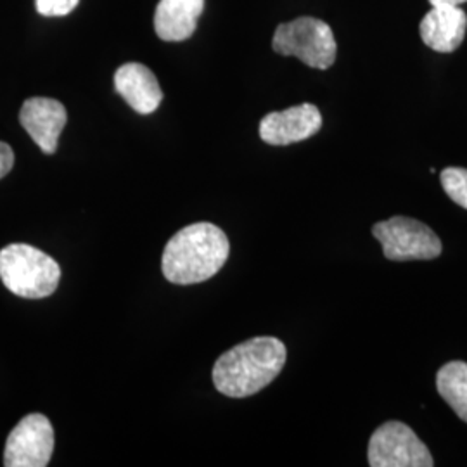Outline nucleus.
<instances>
[{
  "label": "nucleus",
  "mask_w": 467,
  "mask_h": 467,
  "mask_svg": "<svg viewBox=\"0 0 467 467\" xmlns=\"http://www.w3.org/2000/svg\"><path fill=\"white\" fill-rule=\"evenodd\" d=\"M287 351L283 341L258 336L225 351L213 368V384L231 399H246L267 388L284 368Z\"/></svg>",
  "instance_id": "nucleus-1"
},
{
  "label": "nucleus",
  "mask_w": 467,
  "mask_h": 467,
  "mask_svg": "<svg viewBox=\"0 0 467 467\" xmlns=\"http://www.w3.org/2000/svg\"><path fill=\"white\" fill-rule=\"evenodd\" d=\"M231 243L225 233L208 222L187 225L168 241L161 268L173 284L204 283L225 265Z\"/></svg>",
  "instance_id": "nucleus-2"
},
{
  "label": "nucleus",
  "mask_w": 467,
  "mask_h": 467,
  "mask_svg": "<svg viewBox=\"0 0 467 467\" xmlns=\"http://www.w3.org/2000/svg\"><path fill=\"white\" fill-rule=\"evenodd\" d=\"M0 279L13 295L38 300L57 289L61 268L47 253L16 243L0 251Z\"/></svg>",
  "instance_id": "nucleus-3"
},
{
  "label": "nucleus",
  "mask_w": 467,
  "mask_h": 467,
  "mask_svg": "<svg viewBox=\"0 0 467 467\" xmlns=\"http://www.w3.org/2000/svg\"><path fill=\"white\" fill-rule=\"evenodd\" d=\"M272 49L281 56H295L306 67L327 69L334 65L337 46L333 30L317 17L303 16L277 26Z\"/></svg>",
  "instance_id": "nucleus-4"
},
{
  "label": "nucleus",
  "mask_w": 467,
  "mask_h": 467,
  "mask_svg": "<svg viewBox=\"0 0 467 467\" xmlns=\"http://www.w3.org/2000/svg\"><path fill=\"white\" fill-rule=\"evenodd\" d=\"M372 235L381 243L384 256L393 262L433 260L441 254V241L431 227L416 218L393 217L378 222Z\"/></svg>",
  "instance_id": "nucleus-5"
},
{
  "label": "nucleus",
  "mask_w": 467,
  "mask_h": 467,
  "mask_svg": "<svg viewBox=\"0 0 467 467\" xmlns=\"http://www.w3.org/2000/svg\"><path fill=\"white\" fill-rule=\"evenodd\" d=\"M370 467H431L433 455L407 424L388 420L370 436Z\"/></svg>",
  "instance_id": "nucleus-6"
},
{
  "label": "nucleus",
  "mask_w": 467,
  "mask_h": 467,
  "mask_svg": "<svg viewBox=\"0 0 467 467\" xmlns=\"http://www.w3.org/2000/svg\"><path fill=\"white\" fill-rule=\"evenodd\" d=\"M54 451V430L49 419L42 414H30L17 422L11 431L5 451V467H46Z\"/></svg>",
  "instance_id": "nucleus-7"
},
{
  "label": "nucleus",
  "mask_w": 467,
  "mask_h": 467,
  "mask_svg": "<svg viewBox=\"0 0 467 467\" xmlns=\"http://www.w3.org/2000/svg\"><path fill=\"white\" fill-rule=\"evenodd\" d=\"M322 129V115L314 104H300L268 113L260 121V137L270 146H289L306 140Z\"/></svg>",
  "instance_id": "nucleus-8"
},
{
  "label": "nucleus",
  "mask_w": 467,
  "mask_h": 467,
  "mask_svg": "<svg viewBox=\"0 0 467 467\" xmlns=\"http://www.w3.org/2000/svg\"><path fill=\"white\" fill-rule=\"evenodd\" d=\"M19 121L40 150L54 154L67 125V108L50 98H30L19 111Z\"/></svg>",
  "instance_id": "nucleus-9"
},
{
  "label": "nucleus",
  "mask_w": 467,
  "mask_h": 467,
  "mask_svg": "<svg viewBox=\"0 0 467 467\" xmlns=\"http://www.w3.org/2000/svg\"><path fill=\"white\" fill-rule=\"evenodd\" d=\"M419 32L430 49L451 54L464 42L467 15L459 5H436L422 17Z\"/></svg>",
  "instance_id": "nucleus-10"
},
{
  "label": "nucleus",
  "mask_w": 467,
  "mask_h": 467,
  "mask_svg": "<svg viewBox=\"0 0 467 467\" xmlns=\"http://www.w3.org/2000/svg\"><path fill=\"white\" fill-rule=\"evenodd\" d=\"M115 88L139 115L154 113L163 100V92L154 73L139 63H127L118 67Z\"/></svg>",
  "instance_id": "nucleus-11"
},
{
  "label": "nucleus",
  "mask_w": 467,
  "mask_h": 467,
  "mask_svg": "<svg viewBox=\"0 0 467 467\" xmlns=\"http://www.w3.org/2000/svg\"><path fill=\"white\" fill-rule=\"evenodd\" d=\"M204 0H160L154 30L165 42H182L196 32Z\"/></svg>",
  "instance_id": "nucleus-12"
},
{
  "label": "nucleus",
  "mask_w": 467,
  "mask_h": 467,
  "mask_svg": "<svg viewBox=\"0 0 467 467\" xmlns=\"http://www.w3.org/2000/svg\"><path fill=\"white\" fill-rule=\"evenodd\" d=\"M436 389L451 410L467 422V364L453 360L436 374Z\"/></svg>",
  "instance_id": "nucleus-13"
},
{
  "label": "nucleus",
  "mask_w": 467,
  "mask_h": 467,
  "mask_svg": "<svg viewBox=\"0 0 467 467\" xmlns=\"http://www.w3.org/2000/svg\"><path fill=\"white\" fill-rule=\"evenodd\" d=\"M443 191L455 204L467 210V168L449 167L440 173Z\"/></svg>",
  "instance_id": "nucleus-14"
},
{
  "label": "nucleus",
  "mask_w": 467,
  "mask_h": 467,
  "mask_svg": "<svg viewBox=\"0 0 467 467\" xmlns=\"http://www.w3.org/2000/svg\"><path fill=\"white\" fill-rule=\"evenodd\" d=\"M80 0H35L36 11L42 16H67Z\"/></svg>",
  "instance_id": "nucleus-15"
},
{
  "label": "nucleus",
  "mask_w": 467,
  "mask_h": 467,
  "mask_svg": "<svg viewBox=\"0 0 467 467\" xmlns=\"http://www.w3.org/2000/svg\"><path fill=\"white\" fill-rule=\"evenodd\" d=\"M15 165V152L11 150V146H7L5 142H0V179H4Z\"/></svg>",
  "instance_id": "nucleus-16"
},
{
  "label": "nucleus",
  "mask_w": 467,
  "mask_h": 467,
  "mask_svg": "<svg viewBox=\"0 0 467 467\" xmlns=\"http://www.w3.org/2000/svg\"><path fill=\"white\" fill-rule=\"evenodd\" d=\"M467 0H430V4L436 7V5H461Z\"/></svg>",
  "instance_id": "nucleus-17"
}]
</instances>
